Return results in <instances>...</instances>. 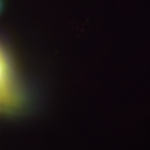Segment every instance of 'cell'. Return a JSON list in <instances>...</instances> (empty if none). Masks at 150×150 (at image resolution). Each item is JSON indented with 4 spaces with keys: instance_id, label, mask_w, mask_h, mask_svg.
Returning <instances> with one entry per match:
<instances>
[{
    "instance_id": "cell-1",
    "label": "cell",
    "mask_w": 150,
    "mask_h": 150,
    "mask_svg": "<svg viewBox=\"0 0 150 150\" xmlns=\"http://www.w3.org/2000/svg\"><path fill=\"white\" fill-rule=\"evenodd\" d=\"M20 99L10 65L0 51V102L6 107L13 109L20 104Z\"/></svg>"
}]
</instances>
